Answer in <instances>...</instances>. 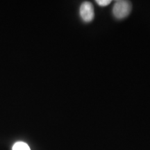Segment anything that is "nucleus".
<instances>
[{
	"label": "nucleus",
	"instance_id": "nucleus-1",
	"mask_svg": "<svg viewBox=\"0 0 150 150\" xmlns=\"http://www.w3.org/2000/svg\"><path fill=\"white\" fill-rule=\"evenodd\" d=\"M131 4L130 1L120 0L115 3L112 8V14L118 20L125 18L130 14Z\"/></svg>",
	"mask_w": 150,
	"mask_h": 150
},
{
	"label": "nucleus",
	"instance_id": "nucleus-2",
	"mask_svg": "<svg viewBox=\"0 0 150 150\" xmlns=\"http://www.w3.org/2000/svg\"><path fill=\"white\" fill-rule=\"evenodd\" d=\"M79 13L81 18L84 22H91L95 18V11L93 4L89 1H84L80 6Z\"/></svg>",
	"mask_w": 150,
	"mask_h": 150
},
{
	"label": "nucleus",
	"instance_id": "nucleus-3",
	"mask_svg": "<svg viewBox=\"0 0 150 150\" xmlns=\"http://www.w3.org/2000/svg\"><path fill=\"white\" fill-rule=\"evenodd\" d=\"M12 150H31V149L26 142L19 141L13 145Z\"/></svg>",
	"mask_w": 150,
	"mask_h": 150
},
{
	"label": "nucleus",
	"instance_id": "nucleus-4",
	"mask_svg": "<svg viewBox=\"0 0 150 150\" xmlns=\"http://www.w3.org/2000/svg\"><path fill=\"white\" fill-rule=\"evenodd\" d=\"M96 2L97 4L101 6H106L110 4L111 3V1L110 0H97Z\"/></svg>",
	"mask_w": 150,
	"mask_h": 150
}]
</instances>
